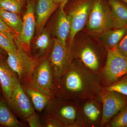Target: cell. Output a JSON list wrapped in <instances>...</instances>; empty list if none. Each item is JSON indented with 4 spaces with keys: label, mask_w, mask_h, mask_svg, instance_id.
Returning <instances> with one entry per match:
<instances>
[{
    "label": "cell",
    "mask_w": 127,
    "mask_h": 127,
    "mask_svg": "<svg viewBox=\"0 0 127 127\" xmlns=\"http://www.w3.org/2000/svg\"><path fill=\"white\" fill-rule=\"evenodd\" d=\"M6 53H7V52L0 48V61L5 59L6 55Z\"/></svg>",
    "instance_id": "32"
},
{
    "label": "cell",
    "mask_w": 127,
    "mask_h": 127,
    "mask_svg": "<svg viewBox=\"0 0 127 127\" xmlns=\"http://www.w3.org/2000/svg\"><path fill=\"white\" fill-rule=\"evenodd\" d=\"M0 18L17 35L20 33L23 21L18 14L7 11L0 7Z\"/></svg>",
    "instance_id": "22"
},
{
    "label": "cell",
    "mask_w": 127,
    "mask_h": 127,
    "mask_svg": "<svg viewBox=\"0 0 127 127\" xmlns=\"http://www.w3.org/2000/svg\"><path fill=\"white\" fill-rule=\"evenodd\" d=\"M24 81L47 96L55 98V76L48 58L39 62Z\"/></svg>",
    "instance_id": "5"
},
{
    "label": "cell",
    "mask_w": 127,
    "mask_h": 127,
    "mask_svg": "<svg viewBox=\"0 0 127 127\" xmlns=\"http://www.w3.org/2000/svg\"><path fill=\"white\" fill-rule=\"evenodd\" d=\"M60 5L53 0H37L35 13L38 30L44 27L48 19Z\"/></svg>",
    "instance_id": "15"
},
{
    "label": "cell",
    "mask_w": 127,
    "mask_h": 127,
    "mask_svg": "<svg viewBox=\"0 0 127 127\" xmlns=\"http://www.w3.org/2000/svg\"></svg>",
    "instance_id": "36"
},
{
    "label": "cell",
    "mask_w": 127,
    "mask_h": 127,
    "mask_svg": "<svg viewBox=\"0 0 127 127\" xmlns=\"http://www.w3.org/2000/svg\"><path fill=\"white\" fill-rule=\"evenodd\" d=\"M116 29L108 30L102 34L101 40L106 48L107 51L116 48L127 33V28Z\"/></svg>",
    "instance_id": "20"
},
{
    "label": "cell",
    "mask_w": 127,
    "mask_h": 127,
    "mask_svg": "<svg viewBox=\"0 0 127 127\" xmlns=\"http://www.w3.org/2000/svg\"><path fill=\"white\" fill-rule=\"evenodd\" d=\"M77 123L80 127H100L102 103L99 96L77 101Z\"/></svg>",
    "instance_id": "6"
},
{
    "label": "cell",
    "mask_w": 127,
    "mask_h": 127,
    "mask_svg": "<svg viewBox=\"0 0 127 127\" xmlns=\"http://www.w3.org/2000/svg\"><path fill=\"white\" fill-rule=\"evenodd\" d=\"M50 44V34L47 30H45L37 37L33 47V57L39 62L45 59L43 57H45L49 51Z\"/></svg>",
    "instance_id": "21"
},
{
    "label": "cell",
    "mask_w": 127,
    "mask_h": 127,
    "mask_svg": "<svg viewBox=\"0 0 127 127\" xmlns=\"http://www.w3.org/2000/svg\"><path fill=\"white\" fill-rule=\"evenodd\" d=\"M115 28H127V6L121 0H107Z\"/></svg>",
    "instance_id": "16"
},
{
    "label": "cell",
    "mask_w": 127,
    "mask_h": 127,
    "mask_svg": "<svg viewBox=\"0 0 127 127\" xmlns=\"http://www.w3.org/2000/svg\"><path fill=\"white\" fill-rule=\"evenodd\" d=\"M48 59L56 78L61 75L67 68L72 58L69 48L67 47L66 45H64L55 39Z\"/></svg>",
    "instance_id": "13"
},
{
    "label": "cell",
    "mask_w": 127,
    "mask_h": 127,
    "mask_svg": "<svg viewBox=\"0 0 127 127\" xmlns=\"http://www.w3.org/2000/svg\"><path fill=\"white\" fill-rule=\"evenodd\" d=\"M0 7L7 11L19 14L22 5L20 0H0Z\"/></svg>",
    "instance_id": "25"
},
{
    "label": "cell",
    "mask_w": 127,
    "mask_h": 127,
    "mask_svg": "<svg viewBox=\"0 0 127 127\" xmlns=\"http://www.w3.org/2000/svg\"><path fill=\"white\" fill-rule=\"evenodd\" d=\"M102 89L99 75L72 58L61 75L55 78L54 94L57 99L78 101L99 96Z\"/></svg>",
    "instance_id": "1"
},
{
    "label": "cell",
    "mask_w": 127,
    "mask_h": 127,
    "mask_svg": "<svg viewBox=\"0 0 127 127\" xmlns=\"http://www.w3.org/2000/svg\"><path fill=\"white\" fill-rule=\"evenodd\" d=\"M2 93V90H1V87L0 84V94Z\"/></svg>",
    "instance_id": "34"
},
{
    "label": "cell",
    "mask_w": 127,
    "mask_h": 127,
    "mask_svg": "<svg viewBox=\"0 0 127 127\" xmlns=\"http://www.w3.org/2000/svg\"><path fill=\"white\" fill-rule=\"evenodd\" d=\"M15 53H7L6 62L9 66L16 73L20 82L25 81L39 62L21 47Z\"/></svg>",
    "instance_id": "9"
},
{
    "label": "cell",
    "mask_w": 127,
    "mask_h": 127,
    "mask_svg": "<svg viewBox=\"0 0 127 127\" xmlns=\"http://www.w3.org/2000/svg\"><path fill=\"white\" fill-rule=\"evenodd\" d=\"M127 74V57L119 52L116 48L107 50L106 62L99 75L101 86H109Z\"/></svg>",
    "instance_id": "2"
},
{
    "label": "cell",
    "mask_w": 127,
    "mask_h": 127,
    "mask_svg": "<svg viewBox=\"0 0 127 127\" xmlns=\"http://www.w3.org/2000/svg\"><path fill=\"white\" fill-rule=\"evenodd\" d=\"M87 23L89 31L93 34H102L114 28L107 0H93Z\"/></svg>",
    "instance_id": "4"
},
{
    "label": "cell",
    "mask_w": 127,
    "mask_h": 127,
    "mask_svg": "<svg viewBox=\"0 0 127 127\" xmlns=\"http://www.w3.org/2000/svg\"><path fill=\"white\" fill-rule=\"evenodd\" d=\"M16 35L0 31V48L7 53H16L18 50L14 40Z\"/></svg>",
    "instance_id": "23"
},
{
    "label": "cell",
    "mask_w": 127,
    "mask_h": 127,
    "mask_svg": "<svg viewBox=\"0 0 127 127\" xmlns=\"http://www.w3.org/2000/svg\"><path fill=\"white\" fill-rule=\"evenodd\" d=\"M25 92L31 99L35 110L42 112L52 99L25 81L20 82Z\"/></svg>",
    "instance_id": "17"
},
{
    "label": "cell",
    "mask_w": 127,
    "mask_h": 127,
    "mask_svg": "<svg viewBox=\"0 0 127 127\" xmlns=\"http://www.w3.org/2000/svg\"><path fill=\"white\" fill-rule=\"evenodd\" d=\"M105 127H127V106L114 116Z\"/></svg>",
    "instance_id": "24"
},
{
    "label": "cell",
    "mask_w": 127,
    "mask_h": 127,
    "mask_svg": "<svg viewBox=\"0 0 127 127\" xmlns=\"http://www.w3.org/2000/svg\"><path fill=\"white\" fill-rule=\"evenodd\" d=\"M64 7L60 5L55 23V31L56 39L64 45H66V41L70 34V26Z\"/></svg>",
    "instance_id": "18"
},
{
    "label": "cell",
    "mask_w": 127,
    "mask_h": 127,
    "mask_svg": "<svg viewBox=\"0 0 127 127\" xmlns=\"http://www.w3.org/2000/svg\"><path fill=\"white\" fill-rule=\"evenodd\" d=\"M35 6L33 0L28 1L26 11L22 21L21 31L15 37V43L17 47L22 48L31 55V42L36 26Z\"/></svg>",
    "instance_id": "10"
},
{
    "label": "cell",
    "mask_w": 127,
    "mask_h": 127,
    "mask_svg": "<svg viewBox=\"0 0 127 127\" xmlns=\"http://www.w3.org/2000/svg\"><path fill=\"white\" fill-rule=\"evenodd\" d=\"M0 31L6 32V33H11L15 35H17L14 31L12 30L11 28H10L0 18Z\"/></svg>",
    "instance_id": "30"
},
{
    "label": "cell",
    "mask_w": 127,
    "mask_h": 127,
    "mask_svg": "<svg viewBox=\"0 0 127 127\" xmlns=\"http://www.w3.org/2000/svg\"><path fill=\"white\" fill-rule=\"evenodd\" d=\"M20 82L17 75L11 69L5 59L0 61V84L3 98L7 102Z\"/></svg>",
    "instance_id": "14"
},
{
    "label": "cell",
    "mask_w": 127,
    "mask_h": 127,
    "mask_svg": "<svg viewBox=\"0 0 127 127\" xmlns=\"http://www.w3.org/2000/svg\"><path fill=\"white\" fill-rule=\"evenodd\" d=\"M42 112V116L56 119L66 127H80L77 123V101L53 98Z\"/></svg>",
    "instance_id": "3"
},
{
    "label": "cell",
    "mask_w": 127,
    "mask_h": 127,
    "mask_svg": "<svg viewBox=\"0 0 127 127\" xmlns=\"http://www.w3.org/2000/svg\"><path fill=\"white\" fill-rule=\"evenodd\" d=\"M118 51L122 55L127 57V32L116 47Z\"/></svg>",
    "instance_id": "29"
},
{
    "label": "cell",
    "mask_w": 127,
    "mask_h": 127,
    "mask_svg": "<svg viewBox=\"0 0 127 127\" xmlns=\"http://www.w3.org/2000/svg\"><path fill=\"white\" fill-rule=\"evenodd\" d=\"M93 0H75L68 17L70 26L69 37L70 48L76 35L81 31L87 22Z\"/></svg>",
    "instance_id": "8"
},
{
    "label": "cell",
    "mask_w": 127,
    "mask_h": 127,
    "mask_svg": "<svg viewBox=\"0 0 127 127\" xmlns=\"http://www.w3.org/2000/svg\"><path fill=\"white\" fill-rule=\"evenodd\" d=\"M25 127L23 123L17 119L5 100L2 98L0 100V127Z\"/></svg>",
    "instance_id": "19"
},
{
    "label": "cell",
    "mask_w": 127,
    "mask_h": 127,
    "mask_svg": "<svg viewBox=\"0 0 127 127\" xmlns=\"http://www.w3.org/2000/svg\"><path fill=\"white\" fill-rule=\"evenodd\" d=\"M103 88L106 91L116 92L127 96V74L114 84Z\"/></svg>",
    "instance_id": "26"
},
{
    "label": "cell",
    "mask_w": 127,
    "mask_h": 127,
    "mask_svg": "<svg viewBox=\"0 0 127 127\" xmlns=\"http://www.w3.org/2000/svg\"><path fill=\"white\" fill-rule=\"evenodd\" d=\"M25 122L27 123L31 127H43L41 118L35 111L25 119Z\"/></svg>",
    "instance_id": "28"
},
{
    "label": "cell",
    "mask_w": 127,
    "mask_h": 127,
    "mask_svg": "<svg viewBox=\"0 0 127 127\" xmlns=\"http://www.w3.org/2000/svg\"><path fill=\"white\" fill-rule=\"evenodd\" d=\"M121 0L123 1V2H125V4H127V0Z\"/></svg>",
    "instance_id": "33"
},
{
    "label": "cell",
    "mask_w": 127,
    "mask_h": 127,
    "mask_svg": "<svg viewBox=\"0 0 127 127\" xmlns=\"http://www.w3.org/2000/svg\"><path fill=\"white\" fill-rule=\"evenodd\" d=\"M72 58L81 63L84 66L99 75L102 70L104 64L103 63L101 55L95 48L86 45L76 49L70 50Z\"/></svg>",
    "instance_id": "12"
},
{
    "label": "cell",
    "mask_w": 127,
    "mask_h": 127,
    "mask_svg": "<svg viewBox=\"0 0 127 127\" xmlns=\"http://www.w3.org/2000/svg\"><path fill=\"white\" fill-rule=\"evenodd\" d=\"M102 103L100 127H105L114 117L127 106V96L103 88L99 95Z\"/></svg>",
    "instance_id": "7"
},
{
    "label": "cell",
    "mask_w": 127,
    "mask_h": 127,
    "mask_svg": "<svg viewBox=\"0 0 127 127\" xmlns=\"http://www.w3.org/2000/svg\"><path fill=\"white\" fill-rule=\"evenodd\" d=\"M41 120L43 127H66L63 123L53 118L42 116Z\"/></svg>",
    "instance_id": "27"
},
{
    "label": "cell",
    "mask_w": 127,
    "mask_h": 127,
    "mask_svg": "<svg viewBox=\"0 0 127 127\" xmlns=\"http://www.w3.org/2000/svg\"><path fill=\"white\" fill-rule=\"evenodd\" d=\"M53 0L57 4H59L65 7L68 0Z\"/></svg>",
    "instance_id": "31"
},
{
    "label": "cell",
    "mask_w": 127,
    "mask_h": 127,
    "mask_svg": "<svg viewBox=\"0 0 127 127\" xmlns=\"http://www.w3.org/2000/svg\"><path fill=\"white\" fill-rule=\"evenodd\" d=\"M3 98V97H1V96L0 95V99H1V98Z\"/></svg>",
    "instance_id": "35"
},
{
    "label": "cell",
    "mask_w": 127,
    "mask_h": 127,
    "mask_svg": "<svg viewBox=\"0 0 127 127\" xmlns=\"http://www.w3.org/2000/svg\"><path fill=\"white\" fill-rule=\"evenodd\" d=\"M6 102L15 115L25 121L27 118L35 111L33 104L22 86L20 82Z\"/></svg>",
    "instance_id": "11"
}]
</instances>
